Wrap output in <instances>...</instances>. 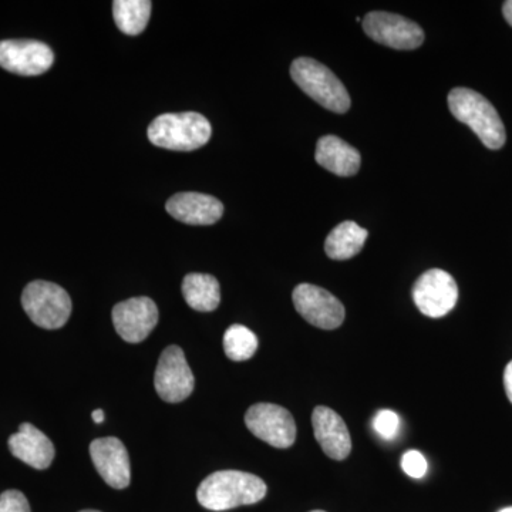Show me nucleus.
<instances>
[{
	"instance_id": "5701e85b",
	"label": "nucleus",
	"mask_w": 512,
	"mask_h": 512,
	"mask_svg": "<svg viewBox=\"0 0 512 512\" xmlns=\"http://www.w3.org/2000/svg\"><path fill=\"white\" fill-rule=\"evenodd\" d=\"M402 468L407 476L412 478H423L427 473V460L420 451L409 450L403 454Z\"/></svg>"
},
{
	"instance_id": "6ab92c4d",
	"label": "nucleus",
	"mask_w": 512,
	"mask_h": 512,
	"mask_svg": "<svg viewBox=\"0 0 512 512\" xmlns=\"http://www.w3.org/2000/svg\"><path fill=\"white\" fill-rule=\"evenodd\" d=\"M183 295L190 308L212 312L220 306L221 288L217 278L208 274H190L183 282Z\"/></svg>"
},
{
	"instance_id": "6e6552de",
	"label": "nucleus",
	"mask_w": 512,
	"mask_h": 512,
	"mask_svg": "<svg viewBox=\"0 0 512 512\" xmlns=\"http://www.w3.org/2000/svg\"><path fill=\"white\" fill-rule=\"evenodd\" d=\"M293 306L306 322L323 330L338 329L345 322V306L335 295L311 284L296 286Z\"/></svg>"
},
{
	"instance_id": "a211bd4d",
	"label": "nucleus",
	"mask_w": 512,
	"mask_h": 512,
	"mask_svg": "<svg viewBox=\"0 0 512 512\" xmlns=\"http://www.w3.org/2000/svg\"><path fill=\"white\" fill-rule=\"evenodd\" d=\"M369 232L359 227L356 222L345 221L328 235L325 242L326 255L335 261L353 258L365 247Z\"/></svg>"
},
{
	"instance_id": "393cba45",
	"label": "nucleus",
	"mask_w": 512,
	"mask_h": 512,
	"mask_svg": "<svg viewBox=\"0 0 512 512\" xmlns=\"http://www.w3.org/2000/svg\"><path fill=\"white\" fill-rule=\"evenodd\" d=\"M504 387L508 400L512 403V360L504 370Z\"/></svg>"
},
{
	"instance_id": "9d476101",
	"label": "nucleus",
	"mask_w": 512,
	"mask_h": 512,
	"mask_svg": "<svg viewBox=\"0 0 512 512\" xmlns=\"http://www.w3.org/2000/svg\"><path fill=\"white\" fill-rule=\"evenodd\" d=\"M158 396L167 403H181L194 390V375L188 366L183 349L168 346L161 353L154 377Z\"/></svg>"
},
{
	"instance_id": "ddd939ff",
	"label": "nucleus",
	"mask_w": 512,
	"mask_h": 512,
	"mask_svg": "<svg viewBox=\"0 0 512 512\" xmlns=\"http://www.w3.org/2000/svg\"><path fill=\"white\" fill-rule=\"evenodd\" d=\"M90 457L107 485L123 490L130 485L131 467L127 448L116 437H104L90 444Z\"/></svg>"
},
{
	"instance_id": "7ed1b4c3",
	"label": "nucleus",
	"mask_w": 512,
	"mask_h": 512,
	"mask_svg": "<svg viewBox=\"0 0 512 512\" xmlns=\"http://www.w3.org/2000/svg\"><path fill=\"white\" fill-rule=\"evenodd\" d=\"M210 121L198 113H168L158 116L148 127L154 146L173 151H194L210 141Z\"/></svg>"
},
{
	"instance_id": "c756f323",
	"label": "nucleus",
	"mask_w": 512,
	"mask_h": 512,
	"mask_svg": "<svg viewBox=\"0 0 512 512\" xmlns=\"http://www.w3.org/2000/svg\"><path fill=\"white\" fill-rule=\"evenodd\" d=\"M311 512H326V511H322V510H315V511H311Z\"/></svg>"
},
{
	"instance_id": "412c9836",
	"label": "nucleus",
	"mask_w": 512,
	"mask_h": 512,
	"mask_svg": "<svg viewBox=\"0 0 512 512\" xmlns=\"http://www.w3.org/2000/svg\"><path fill=\"white\" fill-rule=\"evenodd\" d=\"M224 350L228 359L245 362L258 350V338L247 326L232 325L224 335Z\"/></svg>"
},
{
	"instance_id": "0eeeda50",
	"label": "nucleus",
	"mask_w": 512,
	"mask_h": 512,
	"mask_svg": "<svg viewBox=\"0 0 512 512\" xmlns=\"http://www.w3.org/2000/svg\"><path fill=\"white\" fill-rule=\"evenodd\" d=\"M245 424L259 440L275 448H289L296 440V424L284 407L272 403H256L245 414Z\"/></svg>"
},
{
	"instance_id": "f03ea898",
	"label": "nucleus",
	"mask_w": 512,
	"mask_h": 512,
	"mask_svg": "<svg viewBox=\"0 0 512 512\" xmlns=\"http://www.w3.org/2000/svg\"><path fill=\"white\" fill-rule=\"evenodd\" d=\"M448 107L460 123L467 124L490 150H500L507 141L505 127L493 104L480 93L456 87L448 94Z\"/></svg>"
},
{
	"instance_id": "c85d7f7f",
	"label": "nucleus",
	"mask_w": 512,
	"mask_h": 512,
	"mask_svg": "<svg viewBox=\"0 0 512 512\" xmlns=\"http://www.w3.org/2000/svg\"><path fill=\"white\" fill-rule=\"evenodd\" d=\"M80 512H100V511H96V510H84V511H80Z\"/></svg>"
},
{
	"instance_id": "dca6fc26",
	"label": "nucleus",
	"mask_w": 512,
	"mask_h": 512,
	"mask_svg": "<svg viewBox=\"0 0 512 512\" xmlns=\"http://www.w3.org/2000/svg\"><path fill=\"white\" fill-rule=\"evenodd\" d=\"M10 453L36 470H46L55 458V446L45 433L33 424L23 423L9 439Z\"/></svg>"
},
{
	"instance_id": "f8f14e48",
	"label": "nucleus",
	"mask_w": 512,
	"mask_h": 512,
	"mask_svg": "<svg viewBox=\"0 0 512 512\" xmlns=\"http://www.w3.org/2000/svg\"><path fill=\"white\" fill-rule=\"evenodd\" d=\"M111 318L121 339L128 343H140L156 328L158 308L153 299L140 296L117 303Z\"/></svg>"
},
{
	"instance_id": "f257e3e1",
	"label": "nucleus",
	"mask_w": 512,
	"mask_h": 512,
	"mask_svg": "<svg viewBox=\"0 0 512 512\" xmlns=\"http://www.w3.org/2000/svg\"><path fill=\"white\" fill-rule=\"evenodd\" d=\"M266 484L244 471L224 470L205 478L197 490L198 503L211 511H227L264 500Z\"/></svg>"
},
{
	"instance_id": "a878e982",
	"label": "nucleus",
	"mask_w": 512,
	"mask_h": 512,
	"mask_svg": "<svg viewBox=\"0 0 512 512\" xmlns=\"http://www.w3.org/2000/svg\"><path fill=\"white\" fill-rule=\"evenodd\" d=\"M504 19L507 20L508 25L512 28V0H507L503 5Z\"/></svg>"
},
{
	"instance_id": "20e7f679",
	"label": "nucleus",
	"mask_w": 512,
	"mask_h": 512,
	"mask_svg": "<svg viewBox=\"0 0 512 512\" xmlns=\"http://www.w3.org/2000/svg\"><path fill=\"white\" fill-rule=\"evenodd\" d=\"M293 82L311 99L333 113L343 114L350 109L346 87L328 67L309 57H299L291 66Z\"/></svg>"
},
{
	"instance_id": "4be33fe9",
	"label": "nucleus",
	"mask_w": 512,
	"mask_h": 512,
	"mask_svg": "<svg viewBox=\"0 0 512 512\" xmlns=\"http://www.w3.org/2000/svg\"><path fill=\"white\" fill-rule=\"evenodd\" d=\"M373 429L384 440H393L399 434L400 417L393 410H380L373 420Z\"/></svg>"
},
{
	"instance_id": "423d86ee",
	"label": "nucleus",
	"mask_w": 512,
	"mask_h": 512,
	"mask_svg": "<svg viewBox=\"0 0 512 512\" xmlns=\"http://www.w3.org/2000/svg\"><path fill=\"white\" fill-rule=\"evenodd\" d=\"M412 296L423 315L439 319L448 315L457 305L458 286L448 272L430 269L417 279Z\"/></svg>"
},
{
	"instance_id": "2eb2a0df",
	"label": "nucleus",
	"mask_w": 512,
	"mask_h": 512,
	"mask_svg": "<svg viewBox=\"0 0 512 512\" xmlns=\"http://www.w3.org/2000/svg\"><path fill=\"white\" fill-rule=\"evenodd\" d=\"M168 214L188 225H212L224 215V205L211 195L201 192H180L167 201Z\"/></svg>"
},
{
	"instance_id": "1a4fd4ad",
	"label": "nucleus",
	"mask_w": 512,
	"mask_h": 512,
	"mask_svg": "<svg viewBox=\"0 0 512 512\" xmlns=\"http://www.w3.org/2000/svg\"><path fill=\"white\" fill-rule=\"evenodd\" d=\"M363 30L376 43L396 50H414L424 43L423 29L413 20L387 12H370Z\"/></svg>"
},
{
	"instance_id": "f3484780",
	"label": "nucleus",
	"mask_w": 512,
	"mask_h": 512,
	"mask_svg": "<svg viewBox=\"0 0 512 512\" xmlns=\"http://www.w3.org/2000/svg\"><path fill=\"white\" fill-rule=\"evenodd\" d=\"M315 158L320 167L339 177H352L357 174L362 163L359 151L336 136L320 138Z\"/></svg>"
},
{
	"instance_id": "39448f33",
	"label": "nucleus",
	"mask_w": 512,
	"mask_h": 512,
	"mask_svg": "<svg viewBox=\"0 0 512 512\" xmlns=\"http://www.w3.org/2000/svg\"><path fill=\"white\" fill-rule=\"evenodd\" d=\"M22 306L39 328L53 330L66 325L72 313V299L62 286L52 282H30L22 293Z\"/></svg>"
},
{
	"instance_id": "4468645a",
	"label": "nucleus",
	"mask_w": 512,
	"mask_h": 512,
	"mask_svg": "<svg viewBox=\"0 0 512 512\" xmlns=\"http://www.w3.org/2000/svg\"><path fill=\"white\" fill-rule=\"evenodd\" d=\"M313 433L316 441L332 460L342 461L352 451V437L345 421L335 410L318 406L312 413Z\"/></svg>"
},
{
	"instance_id": "9b49d317",
	"label": "nucleus",
	"mask_w": 512,
	"mask_h": 512,
	"mask_svg": "<svg viewBox=\"0 0 512 512\" xmlns=\"http://www.w3.org/2000/svg\"><path fill=\"white\" fill-rule=\"evenodd\" d=\"M55 62V53L37 40H2L0 67L20 76H39Z\"/></svg>"
},
{
	"instance_id": "b1692460",
	"label": "nucleus",
	"mask_w": 512,
	"mask_h": 512,
	"mask_svg": "<svg viewBox=\"0 0 512 512\" xmlns=\"http://www.w3.org/2000/svg\"><path fill=\"white\" fill-rule=\"evenodd\" d=\"M0 512H32L28 498L18 490H8L0 494Z\"/></svg>"
},
{
	"instance_id": "aec40b11",
	"label": "nucleus",
	"mask_w": 512,
	"mask_h": 512,
	"mask_svg": "<svg viewBox=\"0 0 512 512\" xmlns=\"http://www.w3.org/2000/svg\"><path fill=\"white\" fill-rule=\"evenodd\" d=\"M113 15L121 32L128 36L140 35L146 29L151 15V2L148 0H116Z\"/></svg>"
},
{
	"instance_id": "bb28decb",
	"label": "nucleus",
	"mask_w": 512,
	"mask_h": 512,
	"mask_svg": "<svg viewBox=\"0 0 512 512\" xmlns=\"http://www.w3.org/2000/svg\"><path fill=\"white\" fill-rule=\"evenodd\" d=\"M94 423L101 424L104 421V412L101 409L94 410L93 414Z\"/></svg>"
},
{
	"instance_id": "cd10ccee",
	"label": "nucleus",
	"mask_w": 512,
	"mask_h": 512,
	"mask_svg": "<svg viewBox=\"0 0 512 512\" xmlns=\"http://www.w3.org/2000/svg\"><path fill=\"white\" fill-rule=\"evenodd\" d=\"M498 512H512V507L504 508V510Z\"/></svg>"
}]
</instances>
